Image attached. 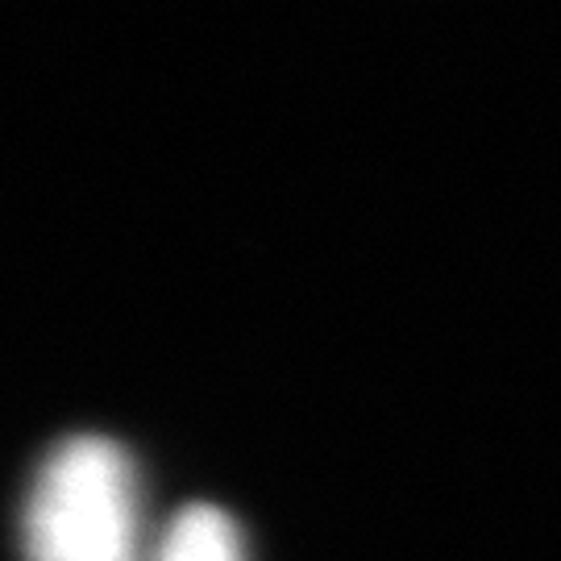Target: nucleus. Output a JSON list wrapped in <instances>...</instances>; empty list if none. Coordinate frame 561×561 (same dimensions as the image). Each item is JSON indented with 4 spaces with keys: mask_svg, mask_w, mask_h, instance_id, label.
<instances>
[{
    "mask_svg": "<svg viewBox=\"0 0 561 561\" xmlns=\"http://www.w3.org/2000/svg\"><path fill=\"white\" fill-rule=\"evenodd\" d=\"M25 561H146L150 533L134 458L80 433L50 449L21 516Z\"/></svg>",
    "mask_w": 561,
    "mask_h": 561,
    "instance_id": "f257e3e1",
    "label": "nucleus"
},
{
    "mask_svg": "<svg viewBox=\"0 0 561 561\" xmlns=\"http://www.w3.org/2000/svg\"><path fill=\"white\" fill-rule=\"evenodd\" d=\"M146 561H250L245 558V541L241 528L233 524L229 512L213 507V503H192L159 537H150Z\"/></svg>",
    "mask_w": 561,
    "mask_h": 561,
    "instance_id": "f03ea898",
    "label": "nucleus"
}]
</instances>
